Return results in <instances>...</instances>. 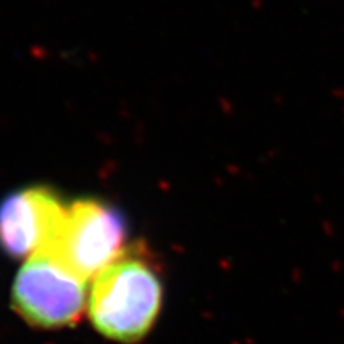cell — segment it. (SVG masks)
<instances>
[{"instance_id": "4", "label": "cell", "mask_w": 344, "mask_h": 344, "mask_svg": "<svg viewBox=\"0 0 344 344\" xmlns=\"http://www.w3.org/2000/svg\"><path fill=\"white\" fill-rule=\"evenodd\" d=\"M55 191L32 187L10 194L0 204V249L11 257H31L50 246L64 219Z\"/></svg>"}, {"instance_id": "1", "label": "cell", "mask_w": 344, "mask_h": 344, "mask_svg": "<svg viewBox=\"0 0 344 344\" xmlns=\"http://www.w3.org/2000/svg\"><path fill=\"white\" fill-rule=\"evenodd\" d=\"M161 303L163 284L158 271L140 253L125 250L94 278L88 311L99 333L131 344L150 332Z\"/></svg>"}, {"instance_id": "3", "label": "cell", "mask_w": 344, "mask_h": 344, "mask_svg": "<svg viewBox=\"0 0 344 344\" xmlns=\"http://www.w3.org/2000/svg\"><path fill=\"white\" fill-rule=\"evenodd\" d=\"M86 303V281L46 252L31 255L13 284V306L26 322L38 328L72 325Z\"/></svg>"}, {"instance_id": "2", "label": "cell", "mask_w": 344, "mask_h": 344, "mask_svg": "<svg viewBox=\"0 0 344 344\" xmlns=\"http://www.w3.org/2000/svg\"><path fill=\"white\" fill-rule=\"evenodd\" d=\"M125 241L126 225L117 209L96 199H80L67 206L55 238L40 252L88 281L126 250Z\"/></svg>"}]
</instances>
